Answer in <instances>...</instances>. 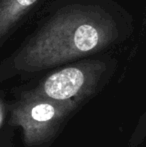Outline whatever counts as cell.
<instances>
[{
  "label": "cell",
  "mask_w": 146,
  "mask_h": 147,
  "mask_svg": "<svg viewBox=\"0 0 146 147\" xmlns=\"http://www.w3.org/2000/svg\"><path fill=\"white\" fill-rule=\"evenodd\" d=\"M119 33L118 24L103 8L72 6L51 18L27 41L15 65L24 70L48 67L104 48Z\"/></svg>",
  "instance_id": "cell-1"
},
{
  "label": "cell",
  "mask_w": 146,
  "mask_h": 147,
  "mask_svg": "<svg viewBox=\"0 0 146 147\" xmlns=\"http://www.w3.org/2000/svg\"><path fill=\"white\" fill-rule=\"evenodd\" d=\"M85 83V73L80 67H67L50 75L44 82V92L54 100H67L76 95Z\"/></svg>",
  "instance_id": "cell-2"
},
{
  "label": "cell",
  "mask_w": 146,
  "mask_h": 147,
  "mask_svg": "<svg viewBox=\"0 0 146 147\" xmlns=\"http://www.w3.org/2000/svg\"><path fill=\"white\" fill-rule=\"evenodd\" d=\"M38 0H0V45L14 24Z\"/></svg>",
  "instance_id": "cell-3"
},
{
  "label": "cell",
  "mask_w": 146,
  "mask_h": 147,
  "mask_svg": "<svg viewBox=\"0 0 146 147\" xmlns=\"http://www.w3.org/2000/svg\"><path fill=\"white\" fill-rule=\"evenodd\" d=\"M55 115V108L48 103H39L31 108V118L37 122H46Z\"/></svg>",
  "instance_id": "cell-4"
}]
</instances>
